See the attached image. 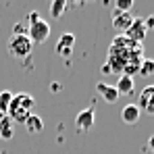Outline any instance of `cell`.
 I'll use <instances>...</instances> for the list:
<instances>
[{
	"instance_id": "44dd1931",
	"label": "cell",
	"mask_w": 154,
	"mask_h": 154,
	"mask_svg": "<svg viewBox=\"0 0 154 154\" xmlns=\"http://www.w3.org/2000/svg\"><path fill=\"white\" fill-rule=\"evenodd\" d=\"M148 152L154 154V135H150V137H148Z\"/></svg>"
},
{
	"instance_id": "30bf717a",
	"label": "cell",
	"mask_w": 154,
	"mask_h": 154,
	"mask_svg": "<svg viewBox=\"0 0 154 154\" xmlns=\"http://www.w3.org/2000/svg\"><path fill=\"white\" fill-rule=\"evenodd\" d=\"M140 117H142V110L137 108V104H127V106H123V110H121V119H123V123H127V125H135V123L140 121Z\"/></svg>"
},
{
	"instance_id": "8992f818",
	"label": "cell",
	"mask_w": 154,
	"mask_h": 154,
	"mask_svg": "<svg viewBox=\"0 0 154 154\" xmlns=\"http://www.w3.org/2000/svg\"><path fill=\"white\" fill-rule=\"evenodd\" d=\"M73 46H75V35L73 33H60V38H58V42H56V46H54V50L58 56H71V52H73Z\"/></svg>"
},
{
	"instance_id": "8fae6325",
	"label": "cell",
	"mask_w": 154,
	"mask_h": 154,
	"mask_svg": "<svg viewBox=\"0 0 154 154\" xmlns=\"http://www.w3.org/2000/svg\"><path fill=\"white\" fill-rule=\"evenodd\" d=\"M25 129H27V133H42V129H44V121H42V117H38V115H29L25 119Z\"/></svg>"
},
{
	"instance_id": "7a4b0ae2",
	"label": "cell",
	"mask_w": 154,
	"mask_h": 154,
	"mask_svg": "<svg viewBox=\"0 0 154 154\" xmlns=\"http://www.w3.org/2000/svg\"><path fill=\"white\" fill-rule=\"evenodd\" d=\"M33 50V44H31V40L27 38V35H11V40H8V54L13 56V58H27L29 54Z\"/></svg>"
},
{
	"instance_id": "ac0fdd59",
	"label": "cell",
	"mask_w": 154,
	"mask_h": 154,
	"mask_svg": "<svg viewBox=\"0 0 154 154\" xmlns=\"http://www.w3.org/2000/svg\"><path fill=\"white\" fill-rule=\"evenodd\" d=\"M13 35H27V27L23 23H17L13 27Z\"/></svg>"
},
{
	"instance_id": "5b68a950",
	"label": "cell",
	"mask_w": 154,
	"mask_h": 154,
	"mask_svg": "<svg viewBox=\"0 0 154 154\" xmlns=\"http://www.w3.org/2000/svg\"><path fill=\"white\" fill-rule=\"evenodd\" d=\"M94 119H96L94 108L79 110V112H77V117H75V127H77V131H81V133L90 131V129L94 127Z\"/></svg>"
},
{
	"instance_id": "6da1fadb",
	"label": "cell",
	"mask_w": 154,
	"mask_h": 154,
	"mask_svg": "<svg viewBox=\"0 0 154 154\" xmlns=\"http://www.w3.org/2000/svg\"><path fill=\"white\" fill-rule=\"evenodd\" d=\"M33 96L31 94H13V100H11V106L6 110V117L13 121V123H25V119L31 115V108H33Z\"/></svg>"
},
{
	"instance_id": "ffe728a7",
	"label": "cell",
	"mask_w": 154,
	"mask_h": 154,
	"mask_svg": "<svg viewBox=\"0 0 154 154\" xmlns=\"http://www.w3.org/2000/svg\"><path fill=\"white\" fill-rule=\"evenodd\" d=\"M144 25H146V29H152V31H154V15H150V17H146Z\"/></svg>"
},
{
	"instance_id": "4fadbf2b",
	"label": "cell",
	"mask_w": 154,
	"mask_h": 154,
	"mask_svg": "<svg viewBox=\"0 0 154 154\" xmlns=\"http://www.w3.org/2000/svg\"><path fill=\"white\" fill-rule=\"evenodd\" d=\"M13 133H15L13 121H11L6 115H2V117H0V140H11Z\"/></svg>"
},
{
	"instance_id": "5bb4252c",
	"label": "cell",
	"mask_w": 154,
	"mask_h": 154,
	"mask_svg": "<svg viewBox=\"0 0 154 154\" xmlns=\"http://www.w3.org/2000/svg\"><path fill=\"white\" fill-rule=\"evenodd\" d=\"M65 8H67V2H65V0H54L50 4V15L54 19H60L63 13H65Z\"/></svg>"
},
{
	"instance_id": "7c38bea8",
	"label": "cell",
	"mask_w": 154,
	"mask_h": 154,
	"mask_svg": "<svg viewBox=\"0 0 154 154\" xmlns=\"http://www.w3.org/2000/svg\"><path fill=\"white\" fill-rule=\"evenodd\" d=\"M115 88H117L119 96H129V94L133 92V88H135V83H133V77L121 75V77H119V83H117Z\"/></svg>"
},
{
	"instance_id": "9c48e42d",
	"label": "cell",
	"mask_w": 154,
	"mask_h": 154,
	"mask_svg": "<svg viewBox=\"0 0 154 154\" xmlns=\"http://www.w3.org/2000/svg\"><path fill=\"white\" fill-rule=\"evenodd\" d=\"M135 21V17L131 15V13H117L115 15V19H112V27L117 29V31H121V33H125L131 23Z\"/></svg>"
},
{
	"instance_id": "2e32d148",
	"label": "cell",
	"mask_w": 154,
	"mask_h": 154,
	"mask_svg": "<svg viewBox=\"0 0 154 154\" xmlns=\"http://www.w3.org/2000/svg\"><path fill=\"white\" fill-rule=\"evenodd\" d=\"M11 100H13V94H11L8 90L0 92V112H2V115H6V110H8V106H11Z\"/></svg>"
},
{
	"instance_id": "ba28073f",
	"label": "cell",
	"mask_w": 154,
	"mask_h": 154,
	"mask_svg": "<svg viewBox=\"0 0 154 154\" xmlns=\"http://www.w3.org/2000/svg\"><path fill=\"white\" fill-rule=\"evenodd\" d=\"M96 92L102 96V100L106 104H115L119 100V92H117V88L115 85H108V83H96Z\"/></svg>"
},
{
	"instance_id": "277c9868",
	"label": "cell",
	"mask_w": 154,
	"mask_h": 154,
	"mask_svg": "<svg viewBox=\"0 0 154 154\" xmlns=\"http://www.w3.org/2000/svg\"><path fill=\"white\" fill-rule=\"evenodd\" d=\"M137 108L146 110V115H154V83L146 85L137 96Z\"/></svg>"
},
{
	"instance_id": "52a82bcc",
	"label": "cell",
	"mask_w": 154,
	"mask_h": 154,
	"mask_svg": "<svg viewBox=\"0 0 154 154\" xmlns=\"http://www.w3.org/2000/svg\"><path fill=\"white\" fill-rule=\"evenodd\" d=\"M146 31H148V29H146V25H144V19H137V17H135V21L131 23V27L125 31V38L131 40V42L142 44V40L146 38Z\"/></svg>"
},
{
	"instance_id": "9a60e30c",
	"label": "cell",
	"mask_w": 154,
	"mask_h": 154,
	"mask_svg": "<svg viewBox=\"0 0 154 154\" xmlns=\"http://www.w3.org/2000/svg\"><path fill=\"white\" fill-rule=\"evenodd\" d=\"M142 77H150L154 75V60L152 58H144L142 65H140V71H137Z\"/></svg>"
},
{
	"instance_id": "7402d4cb",
	"label": "cell",
	"mask_w": 154,
	"mask_h": 154,
	"mask_svg": "<svg viewBox=\"0 0 154 154\" xmlns=\"http://www.w3.org/2000/svg\"><path fill=\"white\" fill-rule=\"evenodd\" d=\"M102 73H106V75H108V73H112V69H110L108 65H104V67H102Z\"/></svg>"
},
{
	"instance_id": "3957f363",
	"label": "cell",
	"mask_w": 154,
	"mask_h": 154,
	"mask_svg": "<svg viewBox=\"0 0 154 154\" xmlns=\"http://www.w3.org/2000/svg\"><path fill=\"white\" fill-rule=\"evenodd\" d=\"M27 38L31 40V44H44L50 38V25L44 19H40L38 23L27 27Z\"/></svg>"
},
{
	"instance_id": "e0dca14e",
	"label": "cell",
	"mask_w": 154,
	"mask_h": 154,
	"mask_svg": "<svg viewBox=\"0 0 154 154\" xmlns=\"http://www.w3.org/2000/svg\"><path fill=\"white\" fill-rule=\"evenodd\" d=\"M115 8H117V13H131L133 0H117L115 2Z\"/></svg>"
},
{
	"instance_id": "603a6c76",
	"label": "cell",
	"mask_w": 154,
	"mask_h": 154,
	"mask_svg": "<svg viewBox=\"0 0 154 154\" xmlns=\"http://www.w3.org/2000/svg\"><path fill=\"white\" fill-rule=\"evenodd\" d=\"M0 117H2V112H0Z\"/></svg>"
},
{
	"instance_id": "d6986e66",
	"label": "cell",
	"mask_w": 154,
	"mask_h": 154,
	"mask_svg": "<svg viewBox=\"0 0 154 154\" xmlns=\"http://www.w3.org/2000/svg\"><path fill=\"white\" fill-rule=\"evenodd\" d=\"M38 21H40V15H38L35 11H31V13L27 15V23H29V25H33V23H38Z\"/></svg>"
}]
</instances>
